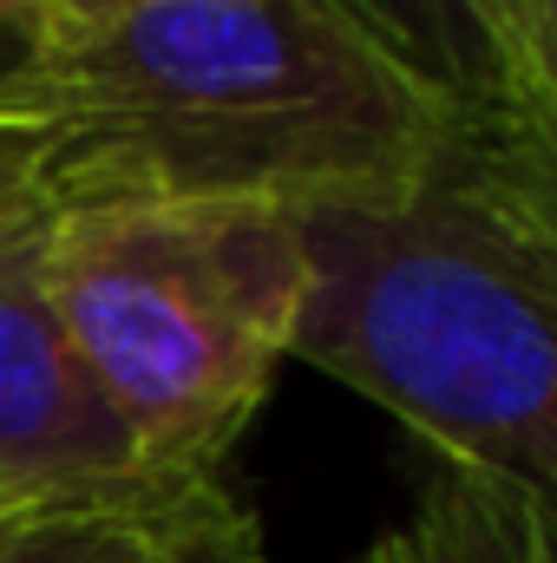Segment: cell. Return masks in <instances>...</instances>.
Masks as SVG:
<instances>
[{"instance_id":"cell-1","label":"cell","mask_w":557,"mask_h":563,"mask_svg":"<svg viewBox=\"0 0 557 563\" xmlns=\"http://www.w3.org/2000/svg\"><path fill=\"white\" fill-rule=\"evenodd\" d=\"M33 197L387 210L433 177L459 112L315 0H157L46 40Z\"/></svg>"},{"instance_id":"cell-2","label":"cell","mask_w":557,"mask_h":563,"mask_svg":"<svg viewBox=\"0 0 557 563\" xmlns=\"http://www.w3.org/2000/svg\"><path fill=\"white\" fill-rule=\"evenodd\" d=\"M315 288L295 354L525 492L557 531V144L532 112L459 119L387 210H302Z\"/></svg>"},{"instance_id":"cell-3","label":"cell","mask_w":557,"mask_h":563,"mask_svg":"<svg viewBox=\"0 0 557 563\" xmlns=\"http://www.w3.org/2000/svg\"><path fill=\"white\" fill-rule=\"evenodd\" d=\"M46 217L53 301L151 478H223L315 288L302 210L79 203Z\"/></svg>"},{"instance_id":"cell-4","label":"cell","mask_w":557,"mask_h":563,"mask_svg":"<svg viewBox=\"0 0 557 563\" xmlns=\"http://www.w3.org/2000/svg\"><path fill=\"white\" fill-rule=\"evenodd\" d=\"M46 230L33 190L0 203V511H112L164 478H151L53 301Z\"/></svg>"},{"instance_id":"cell-5","label":"cell","mask_w":557,"mask_h":563,"mask_svg":"<svg viewBox=\"0 0 557 563\" xmlns=\"http://www.w3.org/2000/svg\"><path fill=\"white\" fill-rule=\"evenodd\" d=\"M459 119L525 112L505 0H315Z\"/></svg>"},{"instance_id":"cell-6","label":"cell","mask_w":557,"mask_h":563,"mask_svg":"<svg viewBox=\"0 0 557 563\" xmlns=\"http://www.w3.org/2000/svg\"><path fill=\"white\" fill-rule=\"evenodd\" d=\"M354 563H557V531L525 492L439 459L414 511Z\"/></svg>"},{"instance_id":"cell-7","label":"cell","mask_w":557,"mask_h":563,"mask_svg":"<svg viewBox=\"0 0 557 563\" xmlns=\"http://www.w3.org/2000/svg\"><path fill=\"white\" fill-rule=\"evenodd\" d=\"M73 563H276L250 505L223 478L164 485L99 518Z\"/></svg>"},{"instance_id":"cell-8","label":"cell","mask_w":557,"mask_h":563,"mask_svg":"<svg viewBox=\"0 0 557 563\" xmlns=\"http://www.w3.org/2000/svg\"><path fill=\"white\" fill-rule=\"evenodd\" d=\"M512 20V66L525 112H538L557 132V0H505Z\"/></svg>"},{"instance_id":"cell-9","label":"cell","mask_w":557,"mask_h":563,"mask_svg":"<svg viewBox=\"0 0 557 563\" xmlns=\"http://www.w3.org/2000/svg\"><path fill=\"white\" fill-rule=\"evenodd\" d=\"M99 518L106 511H0V563H73Z\"/></svg>"},{"instance_id":"cell-10","label":"cell","mask_w":557,"mask_h":563,"mask_svg":"<svg viewBox=\"0 0 557 563\" xmlns=\"http://www.w3.org/2000/svg\"><path fill=\"white\" fill-rule=\"evenodd\" d=\"M40 157H46V125L26 112H0V203L33 184Z\"/></svg>"},{"instance_id":"cell-11","label":"cell","mask_w":557,"mask_h":563,"mask_svg":"<svg viewBox=\"0 0 557 563\" xmlns=\"http://www.w3.org/2000/svg\"><path fill=\"white\" fill-rule=\"evenodd\" d=\"M40 53H46V33L0 20V112H20L26 106V86L40 73Z\"/></svg>"},{"instance_id":"cell-12","label":"cell","mask_w":557,"mask_h":563,"mask_svg":"<svg viewBox=\"0 0 557 563\" xmlns=\"http://www.w3.org/2000/svg\"><path fill=\"white\" fill-rule=\"evenodd\" d=\"M139 7L157 0H40V20H46V40H66V33H92V26H112Z\"/></svg>"},{"instance_id":"cell-13","label":"cell","mask_w":557,"mask_h":563,"mask_svg":"<svg viewBox=\"0 0 557 563\" xmlns=\"http://www.w3.org/2000/svg\"><path fill=\"white\" fill-rule=\"evenodd\" d=\"M0 20H13V26H33V33H46V20H40V0H0Z\"/></svg>"},{"instance_id":"cell-14","label":"cell","mask_w":557,"mask_h":563,"mask_svg":"<svg viewBox=\"0 0 557 563\" xmlns=\"http://www.w3.org/2000/svg\"><path fill=\"white\" fill-rule=\"evenodd\" d=\"M532 119H538V112H532ZM538 125H545V119H538ZM545 132H551V125H545ZM551 144H557V132H551Z\"/></svg>"}]
</instances>
